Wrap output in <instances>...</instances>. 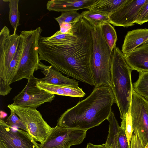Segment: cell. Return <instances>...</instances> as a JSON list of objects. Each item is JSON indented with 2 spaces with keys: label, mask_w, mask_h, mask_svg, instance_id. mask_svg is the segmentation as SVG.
<instances>
[{
  "label": "cell",
  "mask_w": 148,
  "mask_h": 148,
  "mask_svg": "<svg viewBox=\"0 0 148 148\" xmlns=\"http://www.w3.org/2000/svg\"><path fill=\"white\" fill-rule=\"evenodd\" d=\"M93 27L81 18L77 23L78 38L67 43L40 36L38 42L40 60L45 61L63 73L95 86L91 67L93 48Z\"/></svg>",
  "instance_id": "cell-1"
},
{
  "label": "cell",
  "mask_w": 148,
  "mask_h": 148,
  "mask_svg": "<svg viewBox=\"0 0 148 148\" xmlns=\"http://www.w3.org/2000/svg\"><path fill=\"white\" fill-rule=\"evenodd\" d=\"M114 103V95L109 86L95 88L86 98L62 114L57 125L87 131L108 120Z\"/></svg>",
  "instance_id": "cell-2"
},
{
  "label": "cell",
  "mask_w": 148,
  "mask_h": 148,
  "mask_svg": "<svg viewBox=\"0 0 148 148\" xmlns=\"http://www.w3.org/2000/svg\"><path fill=\"white\" fill-rule=\"evenodd\" d=\"M132 70L124 54L118 47L112 50L109 86L114 95L121 119L129 110L134 90L131 78Z\"/></svg>",
  "instance_id": "cell-3"
},
{
  "label": "cell",
  "mask_w": 148,
  "mask_h": 148,
  "mask_svg": "<svg viewBox=\"0 0 148 148\" xmlns=\"http://www.w3.org/2000/svg\"><path fill=\"white\" fill-rule=\"evenodd\" d=\"M42 30L35 29L21 32L23 38V50L19 62L11 84L23 79L28 80L35 71L39 69V59L38 42Z\"/></svg>",
  "instance_id": "cell-4"
},
{
  "label": "cell",
  "mask_w": 148,
  "mask_h": 148,
  "mask_svg": "<svg viewBox=\"0 0 148 148\" xmlns=\"http://www.w3.org/2000/svg\"><path fill=\"white\" fill-rule=\"evenodd\" d=\"M93 28V48L91 67L94 86L95 88L103 85L108 86L110 80L112 50L104 40L101 26Z\"/></svg>",
  "instance_id": "cell-5"
},
{
  "label": "cell",
  "mask_w": 148,
  "mask_h": 148,
  "mask_svg": "<svg viewBox=\"0 0 148 148\" xmlns=\"http://www.w3.org/2000/svg\"><path fill=\"white\" fill-rule=\"evenodd\" d=\"M8 107L18 116L26 127L27 132L36 142L42 144L51 132V127L36 109L18 106L12 104Z\"/></svg>",
  "instance_id": "cell-6"
},
{
  "label": "cell",
  "mask_w": 148,
  "mask_h": 148,
  "mask_svg": "<svg viewBox=\"0 0 148 148\" xmlns=\"http://www.w3.org/2000/svg\"><path fill=\"white\" fill-rule=\"evenodd\" d=\"M19 35L16 32L12 34L6 26L0 33V95L5 96L10 93L12 88L7 81L6 74L17 47Z\"/></svg>",
  "instance_id": "cell-7"
},
{
  "label": "cell",
  "mask_w": 148,
  "mask_h": 148,
  "mask_svg": "<svg viewBox=\"0 0 148 148\" xmlns=\"http://www.w3.org/2000/svg\"><path fill=\"white\" fill-rule=\"evenodd\" d=\"M134 133L140 138L142 148L148 143V101L134 90L130 108Z\"/></svg>",
  "instance_id": "cell-8"
},
{
  "label": "cell",
  "mask_w": 148,
  "mask_h": 148,
  "mask_svg": "<svg viewBox=\"0 0 148 148\" xmlns=\"http://www.w3.org/2000/svg\"><path fill=\"white\" fill-rule=\"evenodd\" d=\"M87 131L69 128L56 125L52 130L40 148H70L82 143L86 137Z\"/></svg>",
  "instance_id": "cell-9"
},
{
  "label": "cell",
  "mask_w": 148,
  "mask_h": 148,
  "mask_svg": "<svg viewBox=\"0 0 148 148\" xmlns=\"http://www.w3.org/2000/svg\"><path fill=\"white\" fill-rule=\"evenodd\" d=\"M39 79L33 76L28 79L24 89L13 98L12 104L36 109L45 103H50L53 101L55 97L54 95L49 93L36 86Z\"/></svg>",
  "instance_id": "cell-10"
},
{
  "label": "cell",
  "mask_w": 148,
  "mask_h": 148,
  "mask_svg": "<svg viewBox=\"0 0 148 148\" xmlns=\"http://www.w3.org/2000/svg\"><path fill=\"white\" fill-rule=\"evenodd\" d=\"M0 148H40L27 132L10 127L0 119Z\"/></svg>",
  "instance_id": "cell-11"
},
{
  "label": "cell",
  "mask_w": 148,
  "mask_h": 148,
  "mask_svg": "<svg viewBox=\"0 0 148 148\" xmlns=\"http://www.w3.org/2000/svg\"><path fill=\"white\" fill-rule=\"evenodd\" d=\"M147 0H127L109 16V23L114 26L127 27L134 25L140 10Z\"/></svg>",
  "instance_id": "cell-12"
},
{
  "label": "cell",
  "mask_w": 148,
  "mask_h": 148,
  "mask_svg": "<svg viewBox=\"0 0 148 148\" xmlns=\"http://www.w3.org/2000/svg\"><path fill=\"white\" fill-rule=\"evenodd\" d=\"M39 69L41 70L45 76L44 78H40V80L42 82L58 86L79 87L77 81L63 75L59 71L52 66L46 65L40 61Z\"/></svg>",
  "instance_id": "cell-13"
},
{
  "label": "cell",
  "mask_w": 148,
  "mask_h": 148,
  "mask_svg": "<svg viewBox=\"0 0 148 148\" xmlns=\"http://www.w3.org/2000/svg\"><path fill=\"white\" fill-rule=\"evenodd\" d=\"M124 56L132 70L139 73L148 72V41Z\"/></svg>",
  "instance_id": "cell-14"
},
{
  "label": "cell",
  "mask_w": 148,
  "mask_h": 148,
  "mask_svg": "<svg viewBox=\"0 0 148 148\" xmlns=\"http://www.w3.org/2000/svg\"><path fill=\"white\" fill-rule=\"evenodd\" d=\"M97 0H51L47 1V8L49 11L65 12L87 9Z\"/></svg>",
  "instance_id": "cell-15"
},
{
  "label": "cell",
  "mask_w": 148,
  "mask_h": 148,
  "mask_svg": "<svg viewBox=\"0 0 148 148\" xmlns=\"http://www.w3.org/2000/svg\"><path fill=\"white\" fill-rule=\"evenodd\" d=\"M148 41V29H138L129 31L125 37L121 51L127 54Z\"/></svg>",
  "instance_id": "cell-16"
},
{
  "label": "cell",
  "mask_w": 148,
  "mask_h": 148,
  "mask_svg": "<svg viewBox=\"0 0 148 148\" xmlns=\"http://www.w3.org/2000/svg\"><path fill=\"white\" fill-rule=\"evenodd\" d=\"M36 86L47 92L53 94L73 97H82L84 96L85 93L82 89L79 87L77 88L54 85L37 81Z\"/></svg>",
  "instance_id": "cell-17"
},
{
  "label": "cell",
  "mask_w": 148,
  "mask_h": 148,
  "mask_svg": "<svg viewBox=\"0 0 148 148\" xmlns=\"http://www.w3.org/2000/svg\"><path fill=\"white\" fill-rule=\"evenodd\" d=\"M127 0H97L87 9L109 16L123 5Z\"/></svg>",
  "instance_id": "cell-18"
},
{
  "label": "cell",
  "mask_w": 148,
  "mask_h": 148,
  "mask_svg": "<svg viewBox=\"0 0 148 148\" xmlns=\"http://www.w3.org/2000/svg\"><path fill=\"white\" fill-rule=\"evenodd\" d=\"M109 122L108 134L106 145L111 148H118L117 137L119 126L113 112L112 111L107 120Z\"/></svg>",
  "instance_id": "cell-19"
},
{
  "label": "cell",
  "mask_w": 148,
  "mask_h": 148,
  "mask_svg": "<svg viewBox=\"0 0 148 148\" xmlns=\"http://www.w3.org/2000/svg\"><path fill=\"white\" fill-rule=\"evenodd\" d=\"M23 44V38L22 35H19L18 43L14 56L10 64L7 71L6 77L7 82L10 85L13 79L18 66L22 53Z\"/></svg>",
  "instance_id": "cell-20"
},
{
  "label": "cell",
  "mask_w": 148,
  "mask_h": 148,
  "mask_svg": "<svg viewBox=\"0 0 148 148\" xmlns=\"http://www.w3.org/2000/svg\"><path fill=\"white\" fill-rule=\"evenodd\" d=\"M81 17L87 21L93 27H96L109 22V16L96 12L87 10L80 14Z\"/></svg>",
  "instance_id": "cell-21"
},
{
  "label": "cell",
  "mask_w": 148,
  "mask_h": 148,
  "mask_svg": "<svg viewBox=\"0 0 148 148\" xmlns=\"http://www.w3.org/2000/svg\"><path fill=\"white\" fill-rule=\"evenodd\" d=\"M133 86L134 90L148 101V72L139 73L138 79Z\"/></svg>",
  "instance_id": "cell-22"
},
{
  "label": "cell",
  "mask_w": 148,
  "mask_h": 148,
  "mask_svg": "<svg viewBox=\"0 0 148 148\" xmlns=\"http://www.w3.org/2000/svg\"><path fill=\"white\" fill-rule=\"evenodd\" d=\"M101 30L103 37L110 49L113 50L116 47L117 40L116 32L114 28L109 23L101 26Z\"/></svg>",
  "instance_id": "cell-23"
},
{
  "label": "cell",
  "mask_w": 148,
  "mask_h": 148,
  "mask_svg": "<svg viewBox=\"0 0 148 148\" xmlns=\"http://www.w3.org/2000/svg\"><path fill=\"white\" fill-rule=\"evenodd\" d=\"M9 2V20L14 29V32H16L18 27L19 25L20 14L18 8L19 0H3Z\"/></svg>",
  "instance_id": "cell-24"
},
{
  "label": "cell",
  "mask_w": 148,
  "mask_h": 148,
  "mask_svg": "<svg viewBox=\"0 0 148 148\" xmlns=\"http://www.w3.org/2000/svg\"><path fill=\"white\" fill-rule=\"evenodd\" d=\"M80 14L74 10L62 12L59 17L54 18L59 25L62 23H73L77 22L81 18Z\"/></svg>",
  "instance_id": "cell-25"
},
{
  "label": "cell",
  "mask_w": 148,
  "mask_h": 148,
  "mask_svg": "<svg viewBox=\"0 0 148 148\" xmlns=\"http://www.w3.org/2000/svg\"><path fill=\"white\" fill-rule=\"evenodd\" d=\"M121 119V127L125 131L128 144L130 146V140L133 132L130 109L128 112Z\"/></svg>",
  "instance_id": "cell-26"
},
{
  "label": "cell",
  "mask_w": 148,
  "mask_h": 148,
  "mask_svg": "<svg viewBox=\"0 0 148 148\" xmlns=\"http://www.w3.org/2000/svg\"><path fill=\"white\" fill-rule=\"evenodd\" d=\"M10 110V115L5 121L6 123L10 127L20 128L27 132L26 127L23 123L18 116L13 111Z\"/></svg>",
  "instance_id": "cell-27"
},
{
  "label": "cell",
  "mask_w": 148,
  "mask_h": 148,
  "mask_svg": "<svg viewBox=\"0 0 148 148\" xmlns=\"http://www.w3.org/2000/svg\"><path fill=\"white\" fill-rule=\"evenodd\" d=\"M148 22V0H147L140 10L135 23L141 25Z\"/></svg>",
  "instance_id": "cell-28"
},
{
  "label": "cell",
  "mask_w": 148,
  "mask_h": 148,
  "mask_svg": "<svg viewBox=\"0 0 148 148\" xmlns=\"http://www.w3.org/2000/svg\"><path fill=\"white\" fill-rule=\"evenodd\" d=\"M117 144L118 148H130L125 131L120 126L118 131Z\"/></svg>",
  "instance_id": "cell-29"
},
{
  "label": "cell",
  "mask_w": 148,
  "mask_h": 148,
  "mask_svg": "<svg viewBox=\"0 0 148 148\" xmlns=\"http://www.w3.org/2000/svg\"><path fill=\"white\" fill-rule=\"evenodd\" d=\"M77 23H62L59 25L60 30L58 32L61 34L74 35L77 29Z\"/></svg>",
  "instance_id": "cell-30"
},
{
  "label": "cell",
  "mask_w": 148,
  "mask_h": 148,
  "mask_svg": "<svg viewBox=\"0 0 148 148\" xmlns=\"http://www.w3.org/2000/svg\"><path fill=\"white\" fill-rule=\"evenodd\" d=\"M130 148H142L141 140L137 134L133 133L130 140Z\"/></svg>",
  "instance_id": "cell-31"
},
{
  "label": "cell",
  "mask_w": 148,
  "mask_h": 148,
  "mask_svg": "<svg viewBox=\"0 0 148 148\" xmlns=\"http://www.w3.org/2000/svg\"><path fill=\"white\" fill-rule=\"evenodd\" d=\"M85 148H106V144L96 145L89 143H88Z\"/></svg>",
  "instance_id": "cell-32"
},
{
  "label": "cell",
  "mask_w": 148,
  "mask_h": 148,
  "mask_svg": "<svg viewBox=\"0 0 148 148\" xmlns=\"http://www.w3.org/2000/svg\"><path fill=\"white\" fill-rule=\"evenodd\" d=\"M106 148H111L109 146L106 145Z\"/></svg>",
  "instance_id": "cell-33"
},
{
  "label": "cell",
  "mask_w": 148,
  "mask_h": 148,
  "mask_svg": "<svg viewBox=\"0 0 148 148\" xmlns=\"http://www.w3.org/2000/svg\"><path fill=\"white\" fill-rule=\"evenodd\" d=\"M145 148H148V143Z\"/></svg>",
  "instance_id": "cell-34"
}]
</instances>
